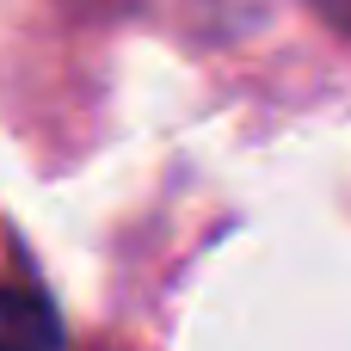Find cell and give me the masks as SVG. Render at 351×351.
Here are the masks:
<instances>
[{"mask_svg": "<svg viewBox=\"0 0 351 351\" xmlns=\"http://www.w3.org/2000/svg\"><path fill=\"white\" fill-rule=\"evenodd\" d=\"M308 6H315V12H327L339 31H351V0H308Z\"/></svg>", "mask_w": 351, "mask_h": 351, "instance_id": "cell-2", "label": "cell"}, {"mask_svg": "<svg viewBox=\"0 0 351 351\" xmlns=\"http://www.w3.org/2000/svg\"><path fill=\"white\" fill-rule=\"evenodd\" d=\"M0 351H62V321L31 284H0Z\"/></svg>", "mask_w": 351, "mask_h": 351, "instance_id": "cell-1", "label": "cell"}]
</instances>
